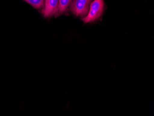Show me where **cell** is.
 <instances>
[{"instance_id": "obj_2", "label": "cell", "mask_w": 154, "mask_h": 116, "mask_svg": "<svg viewBox=\"0 0 154 116\" xmlns=\"http://www.w3.org/2000/svg\"><path fill=\"white\" fill-rule=\"evenodd\" d=\"M93 0H72L69 10L78 17L85 18L88 15L90 6Z\"/></svg>"}, {"instance_id": "obj_4", "label": "cell", "mask_w": 154, "mask_h": 116, "mask_svg": "<svg viewBox=\"0 0 154 116\" xmlns=\"http://www.w3.org/2000/svg\"><path fill=\"white\" fill-rule=\"evenodd\" d=\"M72 0H59L58 7L55 16H60L65 13Z\"/></svg>"}, {"instance_id": "obj_1", "label": "cell", "mask_w": 154, "mask_h": 116, "mask_svg": "<svg viewBox=\"0 0 154 116\" xmlns=\"http://www.w3.org/2000/svg\"><path fill=\"white\" fill-rule=\"evenodd\" d=\"M104 2L103 0H93L90 4L88 15L82 18L84 23H91L96 21L101 17L103 13Z\"/></svg>"}, {"instance_id": "obj_5", "label": "cell", "mask_w": 154, "mask_h": 116, "mask_svg": "<svg viewBox=\"0 0 154 116\" xmlns=\"http://www.w3.org/2000/svg\"><path fill=\"white\" fill-rule=\"evenodd\" d=\"M25 2L32 5L36 9H41L44 7L45 0H24Z\"/></svg>"}, {"instance_id": "obj_3", "label": "cell", "mask_w": 154, "mask_h": 116, "mask_svg": "<svg viewBox=\"0 0 154 116\" xmlns=\"http://www.w3.org/2000/svg\"><path fill=\"white\" fill-rule=\"evenodd\" d=\"M58 5L59 0H45L42 14L45 18L55 15Z\"/></svg>"}]
</instances>
